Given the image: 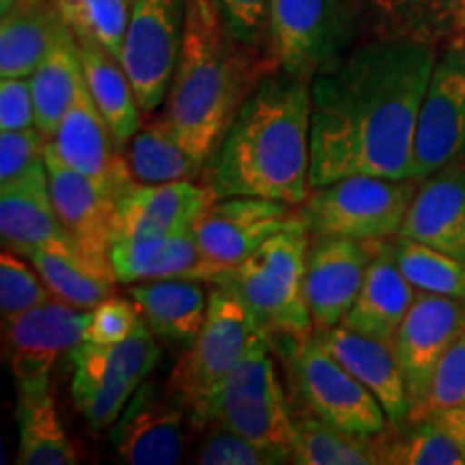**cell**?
Returning <instances> with one entry per match:
<instances>
[{"instance_id":"6da1fadb","label":"cell","mask_w":465,"mask_h":465,"mask_svg":"<svg viewBox=\"0 0 465 465\" xmlns=\"http://www.w3.org/2000/svg\"><path fill=\"white\" fill-rule=\"evenodd\" d=\"M435 44L380 37L349 50L311 83V188L349 174L410 179Z\"/></svg>"},{"instance_id":"7a4b0ae2","label":"cell","mask_w":465,"mask_h":465,"mask_svg":"<svg viewBox=\"0 0 465 465\" xmlns=\"http://www.w3.org/2000/svg\"><path fill=\"white\" fill-rule=\"evenodd\" d=\"M311 83L282 69L267 74L235 114L205 166L224 196H257L300 207L311 194Z\"/></svg>"},{"instance_id":"3957f363","label":"cell","mask_w":465,"mask_h":465,"mask_svg":"<svg viewBox=\"0 0 465 465\" xmlns=\"http://www.w3.org/2000/svg\"><path fill=\"white\" fill-rule=\"evenodd\" d=\"M276 69L274 52L237 39L213 0H185L183 42L164 114L203 171L243 102Z\"/></svg>"},{"instance_id":"277c9868","label":"cell","mask_w":465,"mask_h":465,"mask_svg":"<svg viewBox=\"0 0 465 465\" xmlns=\"http://www.w3.org/2000/svg\"><path fill=\"white\" fill-rule=\"evenodd\" d=\"M308 248L311 232L300 218L232 267L223 282L246 304L267 341L300 345L315 334L304 289Z\"/></svg>"},{"instance_id":"5b68a950","label":"cell","mask_w":465,"mask_h":465,"mask_svg":"<svg viewBox=\"0 0 465 465\" xmlns=\"http://www.w3.org/2000/svg\"><path fill=\"white\" fill-rule=\"evenodd\" d=\"M257 334V323L235 291L226 284H213L209 291L205 323L194 342L177 360L166 383L174 399L183 405L194 431L205 429L209 403L246 356Z\"/></svg>"},{"instance_id":"8992f818","label":"cell","mask_w":465,"mask_h":465,"mask_svg":"<svg viewBox=\"0 0 465 465\" xmlns=\"http://www.w3.org/2000/svg\"><path fill=\"white\" fill-rule=\"evenodd\" d=\"M212 424L257 441L263 449L276 452L284 463H291L295 418L270 353V341L261 332L209 403L205 429Z\"/></svg>"},{"instance_id":"52a82bcc","label":"cell","mask_w":465,"mask_h":465,"mask_svg":"<svg viewBox=\"0 0 465 465\" xmlns=\"http://www.w3.org/2000/svg\"><path fill=\"white\" fill-rule=\"evenodd\" d=\"M418 185L416 179L349 174L312 188L300 213L311 237L388 240L403 224Z\"/></svg>"},{"instance_id":"ba28073f","label":"cell","mask_w":465,"mask_h":465,"mask_svg":"<svg viewBox=\"0 0 465 465\" xmlns=\"http://www.w3.org/2000/svg\"><path fill=\"white\" fill-rule=\"evenodd\" d=\"M356 0H272L270 44L282 72L312 83L351 50Z\"/></svg>"},{"instance_id":"9c48e42d","label":"cell","mask_w":465,"mask_h":465,"mask_svg":"<svg viewBox=\"0 0 465 465\" xmlns=\"http://www.w3.org/2000/svg\"><path fill=\"white\" fill-rule=\"evenodd\" d=\"M291 371L311 414L358 435L391 431L386 411L375 394L336 360L317 334L291 345Z\"/></svg>"},{"instance_id":"30bf717a","label":"cell","mask_w":465,"mask_h":465,"mask_svg":"<svg viewBox=\"0 0 465 465\" xmlns=\"http://www.w3.org/2000/svg\"><path fill=\"white\" fill-rule=\"evenodd\" d=\"M465 162V42L449 45L418 110L410 179L422 182L440 168Z\"/></svg>"},{"instance_id":"8fae6325","label":"cell","mask_w":465,"mask_h":465,"mask_svg":"<svg viewBox=\"0 0 465 465\" xmlns=\"http://www.w3.org/2000/svg\"><path fill=\"white\" fill-rule=\"evenodd\" d=\"M185 28V0H132L121 65L143 113L166 102Z\"/></svg>"},{"instance_id":"7c38bea8","label":"cell","mask_w":465,"mask_h":465,"mask_svg":"<svg viewBox=\"0 0 465 465\" xmlns=\"http://www.w3.org/2000/svg\"><path fill=\"white\" fill-rule=\"evenodd\" d=\"M465 330V300L418 291L392 339L410 394V422L420 420L440 360Z\"/></svg>"},{"instance_id":"4fadbf2b","label":"cell","mask_w":465,"mask_h":465,"mask_svg":"<svg viewBox=\"0 0 465 465\" xmlns=\"http://www.w3.org/2000/svg\"><path fill=\"white\" fill-rule=\"evenodd\" d=\"M300 218L302 213L289 203L257 196H224L207 207L192 232L209 259L232 270L272 235Z\"/></svg>"},{"instance_id":"5bb4252c","label":"cell","mask_w":465,"mask_h":465,"mask_svg":"<svg viewBox=\"0 0 465 465\" xmlns=\"http://www.w3.org/2000/svg\"><path fill=\"white\" fill-rule=\"evenodd\" d=\"M185 424H190L183 405L168 386L143 381L130 403L113 424L116 457L130 465H173L183 459Z\"/></svg>"},{"instance_id":"9a60e30c","label":"cell","mask_w":465,"mask_h":465,"mask_svg":"<svg viewBox=\"0 0 465 465\" xmlns=\"http://www.w3.org/2000/svg\"><path fill=\"white\" fill-rule=\"evenodd\" d=\"M89 312L52 298L3 323L5 351L17 383L45 380L63 353L86 341Z\"/></svg>"},{"instance_id":"2e32d148","label":"cell","mask_w":465,"mask_h":465,"mask_svg":"<svg viewBox=\"0 0 465 465\" xmlns=\"http://www.w3.org/2000/svg\"><path fill=\"white\" fill-rule=\"evenodd\" d=\"M380 240L311 237L306 259V302L315 332L336 328L356 300Z\"/></svg>"},{"instance_id":"e0dca14e","label":"cell","mask_w":465,"mask_h":465,"mask_svg":"<svg viewBox=\"0 0 465 465\" xmlns=\"http://www.w3.org/2000/svg\"><path fill=\"white\" fill-rule=\"evenodd\" d=\"M52 149L69 168L102 185L110 194L121 196L134 183L124 147L93 102L86 83L67 108L56 127Z\"/></svg>"},{"instance_id":"ac0fdd59","label":"cell","mask_w":465,"mask_h":465,"mask_svg":"<svg viewBox=\"0 0 465 465\" xmlns=\"http://www.w3.org/2000/svg\"><path fill=\"white\" fill-rule=\"evenodd\" d=\"M0 237L5 248L22 257L35 250L84 254L58 216L45 164L0 188Z\"/></svg>"},{"instance_id":"d6986e66","label":"cell","mask_w":465,"mask_h":465,"mask_svg":"<svg viewBox=\"0 0 465 465\" xmlns=\"http://www.w3.org/2000/svg\"><path fill=\"white\" fill-rule=\"evenodd\" d=\"M45 166L50 177V194L58 216L72 232L84 254L97 265L113 267L110 248L116 240V203L119 196L110 194L102 185L75 173L56 155L48 141Z\"/></svg>"},{"instance_id":"ffe728a7","label":"cell","mask_w":465,"mask_h":465,"mask_svg":"<svg viewBox=\"0 0 465 465\" xmlns=\"http://www.w3.org/2000/svg\"><path fill=\"white\" fill-rule=\"evenodd\" d=\"M216 199V192L207 183H194V179L132 183L116 203V240L190 232Z\"/></svg>"},{"instance_id":"44dd1931","label":"cell","mask_w":465,"mask_h":465,"mask_svg":"<svg viewBox=\"0 0 465 465\" xmlns=\"http://www.w3.org/2000/svg\"><path fill=\"white\" fill-rule=\"evenodd\" d=\"M110 263L116 281L127 284L168 278L223 284L231 272L203 252L192 231L182 235L116 240L110 248Z\"/></svg>"},{"instance_id":"7402d4cb","label":"cell","mask_w":465,"mask_h":465,"mask_svg":"<svg viewBox=\"0 0 465 465\" xmlns=\"http://www.w3.org/2000/svg\"><path fill=\"white\" fill-rule=\"evenodd\" d=\"M315 334L349 373L375 394L394 431L405 429L410 424L411 403L392 342L353 332L345 325Z\"/></svg>"},{"instance_id":"603a6c76","label":"cell","mask_w":465,"mask_h":465,"mask_svg":"<svg viewBox=\"0 0 465 465\" xmlns=\"http://www.w3.org/2000/svg\"><path fill=\"white\" fill-rule=\"evenodd\" d=\"M397 235L465 261V162L422 179Z\"/></svg>"},{"instance_id":"cb8c5ba5","label":"cell","mask_w":465,"mask_h":465,"mask_svg":"<svg viewBox=\"0 0 465 465\" xmlns=\"http://www.w3.org/2000/svg\"><path fill=\"white\" fill-rule=\"evenodd\" d=\"M418 289L403 276L391 252V237L380 240L364 282L341 325L353 332L392 342L414 304Z\"/></svg>"},{"instance_id":"d4e9b609","label":"cell","mask_w":465,"mask_h":465,"mask_svg":"<svg viewBox=\"0 0 465 465\" xmlns=\"http://www.w3.org/2000/svg\"><path fill=\"white\" fill-rule=\"evenodd\" d=\"M205 284L185 278L134 282L130 298L158 339L188 347L199 336L207 317L209 293Z\"/></svg>"},{"instance_id":"484cf974","label":"cell","mask_w":465,"mask_h":465,"mask_svg":"<svg viewBox=\"0 0 465 465\" xmlns=\"http://www.w3.org/2000/svg\"><path fill=\"white\" fill-rule=\"evenodd\" d=\"M0 14V78H31L65 17L56 0H15Z\"/></svg>"},{"instance_id":"4316f807","label":"cell","mask_w":465,"mask_h":465,"mask_svg":"<svg viewBox=\"0 0 465 465\" xmlns=\"http://www.w3.org/2000/svg\"><path fill=\"white\" fill-rule=\"evenodd\" d=\"M17 441L15 463L20 465H74L78 463L72 440L56 411V392L50 377L17 383Z\"/></svg>"},{"instance_id":"83f0119b","label":"cell","mask_w":465,"mask_h":465,"mask_svg":"<svg viewBox=\"0 0 465 465\" xmlns=\"http://www.w3.org/2000/svg\"><path fill=\"white\" fill-rule=\"evenodd\" d=\"M72 360V394L75 407L95 431L113 427L124 414L138 386L116 369L104 345H93L84 341L83 345L74 349Z\"/></svg>"},{"instance_id":"f1b7e54d","label":"cell","mask_w":465,"mask_h":465,"mask_svg":"<svg viewBox=\"0 0 465 465\" xmlns=\"http://www.w3.org/2000/svg\"><path fill=\"white\" fill-rule=\"evenodd\" d=\"M28 80L35 100V127L44 134L45 141H52L58 124L84 84L80 44L67 22Z\"/></svg>"},{"instance_id":"f546056e","label":"cell","mask_w":465,"mask_h":465,"mask_svg":"<svg viewBox=\"0 0 465 465\" xmlns=\"http://www.w3.org/2000/svg\"><path fill=\"white\" fill-rule=\"evenodd\" d=\"M78 44L80 54H83L86 89L113 130L116 143L125 147L127 141L143 125V108L138 104L130 75L125 74L119 58L104 50L100 44L83 37H78Z\"/></svg>"},{"instance_id":"4dcf8cb0","label":"cell","mask_w":465,"mask_h":465,"mask_svg":"<svg viewBox=\"0 0 465 465\" xmlns=\"http://www.w3.org/2000/svg\"><path fill=\"white\" fill-rule=\"evenodd\" d=\"M134 183L158 185L188 182L203 173V166L174 136L166 114L151 113L147 121L124 147Z\"/></svg>"},{"instance_id":"1f68e13d","label":"cell","mask_w":465,"mask_h":465,"mask_svg":"<svg viewBox=\"0 0 465 465\" xmlns=\"http://www.w3.org/2000/svg\"><path fill=\"white\" fill-rule=\"evenodd\" d=\"M388 431L358 435L342 431L315 414L295 418L291 463L302 465H380L386 463Z\"/></svg>"},{"instance_id":"d6a6232c","label":"cell","mask_w":465,"mask_h":465,"mask_svg":"<svg viewBox=\"0 0 465 465\" xmlns=\"http://www.w3.org/2000/svg\"><path fill=\"white\" fill-rule=\"evenodd\" d=\"M48 284L52 295L83 311H93L113 295L116 274L86 254H67L56 250H35L26 257Z\"/></svg>"},{"instance_id":"836d02e7","label":"cell","mask_w":465,"mask_h":465,"mask_svg":"<svg viewBox=\"0 0 465 465\" xmlns=\"http://www.w3.org/2000/svg\"><path fill=\"white\" fill-rule=\"evenodd\" d=\"M380 37L435 44L459 33L461 0H364Z\"/></svg>"},{"instance_id":"e575fe53","label":"cell","mask_w":465,"mask_h":465,"mask_svg":"<svg viewBox=\"0 0 465 465\" xmlns=\"http://www.w3.org/2000/svg\"><path fill=\"white\" fill-rule=\"evenodd\" d=\"M391 252L418 291L465 300V261L403 235L391 237Z\"/></svg>"},{"instance_id":"d590c367","label":"cell","mask_w":465,"mask_h":465,"mask_svg":"<svg viewBox=\"0 0 465 465\" xmlns=\"http://www.w3.org/2000/svg\"><path fill=\"white\" fill-rule=\"evenodd\" d=\"M75 37L91 39L121 61L132 0H56Z\"/></svg>"},{"instance_id":"8d00e7d4","label":"cell","mask_w":465,"mask_h":465,"mask_svg":"<svg viewBox=\"0 0 465 465\" xmlns=\"http://www.w3.org/2000/svg\"><path fill=\"white\" fill-rule=\"evenodd\" d=\"M386 463L391 465H465V455L444 427L431 416L388 435Z\"/></svg>"},{"instance_id":"74e56055","label":"cell","mask_w":465,"mask_h":465,"mask_svg":"<svg viewBox=\"0 0 465 465\" xmlns=\"http://www.w3.org/2000/svg\"><path fill=\"white\" fill-rule=\"evenodd\" d=\"M35 272L11 250L5 248V252L0 254V315H3V323L54 298L44 278Z\"/></svg>"},{"instance_id":"f35d334b","label":"cell","mask_w":465,"mask_h":465,"mask_svg":"<svg viewBox=\"0 0 465 465\" xmlns=\"http://www.w3.org/2000/svg\"><path fill=\"white\" fill-rule=\"evenodd\" d=\"M203 435L194 461L201 465H278L284 463L276 452L263 449L257 441L243 438L231 429L212 424Z\"/></svg>"},{"instance_id":"ab89813d","label":"cell","mask_w":465,"mask_h":465,"mask_svg":"<svg viewBox=\"0 0 465 465\" xmlns=\"http://www.w3.org/2000/svg\"><path fill=\"white\" fill-rule=\"evenodd\" d=\"M45 136L37 127L0 130V188L45 164Z\"/></svg>"},{"instance_id":"60d3db41","label":"cell","mask_w":465,"mask_h":465,"mask_svg":"<svg viewBox=\"0 0 465 465\" xmlns=\"http://www.w3.org/2000/svg\"><path fill=\"white\" fill-rule=\"evenodd\" d=\"M455 405H465V330L452 342L444 358L440 360L438 369H435L420 420L433 411Z\"/></svg>"},{"instance_id":"b9f144b4","label":"cell","mask_w":465,"mask_h":465,"mask_svg":"<svg viewBox=\"0 0 465 465\" xmlns=\"http://www.w3.org/2000/svg\"><path fill=\"white\" fill-rule=\"evenodd\" d=\"M143 322L141 311L132 302L124 298L104 300L89 312V323H86V342L93 345H116L125 341L138 323Z\"/></svg>"},{"instance_id":"7bdbcfd3","label":"cell","mask_w":465,"mask_h":465,"mask_svg":"<svg viewBox=\"0 0 465 465\" xmlns=\"http://www.w3.org/2000/svg\"><path fill=\"white\" fill-rule=\"evenodd\" d=\"M226 26L237 39L270 50V5L272 0H213Z\"/></svg>"},{"instance_id":"ee69618b","label":"cell","mask_w":465,"mask_h":465,"mask_svg":"<svg viewBox=\"0 0 465 465\" xmlns=\"http://www.w3.org/2000/svg\"><path fill=\"white\" fill-rule=\"evenodd\" d=\"M35 127V100L28 78H0V130Z\"/></svg>"},{"instance_id":"f6af8a7d","label":"cell","mask_w":465,"mask_h":465,"mask_svg":"<svg viewBox=\"0 0 465 465\" xmlns=\"http://www.w3.org/2000/svg\"><path fill=\"white\" fill-rule=\"evenodd\" d=\"M429 416H431L440 427H444L446 431H449L450 438L457 441V446L465 455V405L446 407V410L433 411V414Z\"/></svg>"},{"instance_id":"bcb514c9","label":"cell","mask_w":465,"mask_h":465,"mask_svg":"<svg viewBox=\"0 0 465 465\" xmlns=\"http://www.w3.org/2000/svg\"><path fill=\"white\" fill-rule=\"evenodd\" d=\"M459 33H465V0H461V11H459Z\"/></svg>"}]
</instances>
